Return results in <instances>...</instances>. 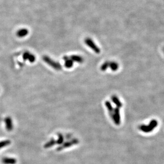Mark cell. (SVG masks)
Segmentation results:
<instances>
[{"mask_svg": "<svg viewBox=\"0 0 164 164\" xmlns=\"http://www.w3.org/2000/svg\"><path fill=\"white\" fill-rule=\"evenodd\" d=\"M157 125V122L156 120H152L150 122V124H149V126H151L153 129L156 127V126Z\"/></svg>", "mask_w": 164, "mask_h": 164, "instance_id": "cell-14", "label": "cell"}, {"mask_svg": "<svg viewBox=\"0 0 164 164\" xmlns=\"http://www.w3.org/2000/svg\"><path fill=\"white\" fill-rule=\"evenodd\" d=\"M109 67L113 71H117L119 68V65L117 62H109Z\"/></svg>", "mask_w": 164, "mask_h": 164, "instance_id": "cell-9", "label": "cell"}, {"mask_svg": "<svg viewBox=\"0 0 164 164\" xmlns=\"http://www.w3.org/2000/svg\"><path fill=\"white\" fill-rule=\"evenodd\" d=\"M43 60L48 65L55 70H60L62 69L61 65L58 62L53 61V59L48 56H44L43 57Z\"/></svg>", "mask_w": 164, "mask_h": 164, "instance_id": "cell-1", "label": "cell"}, {"mask_svg": "<svg viewBox=\"0 0 164 164\" xmlns=\"http://www.w3.org/2000/svg\"><path fill=\"white\" fill-rule=\"evenodd\" d=\"M70 58L73 62H76L79 63H82L84 62V58L79 55H72L70 57Z\"/></svg>", "mask_w": 164, "mask_h": 164, "instance_id": "cell-6", "label": "cell"}, {"mask_svg": "<svg viewBox=\"0 0 164 164\" xmlns=\"http://www.w3.org/2000/svg\"><path fill=\"white\" fill-rule=\"evenodd\" d=\"M140 129L141 130L143 131V132H151L153 128L150 126H146V125H141L140 126Z\"/></svg>", "mask_w": 164, "mask_h": 164, "instance_id": "cell-10", "label": "cell"}, {"mask_svg": "<svg viewBox=\"0 0 164 164\" xmlns=\"http://www.w3.org/2000/svg\"><path fill=\"white\" fill-rule=\"evenodd\" d=\"M63 59L65 61V62H64V66H65L66 68L70 69L73 67V66L74 65V62L70 58H69V57L64 56L63 57Z\"/></svg>", "mask_w": 164, "mask_h": 164, "instance_id": "cell-4", "label": "cell"}, {"mask_svg": "<svg viewBox=\"0 0 164 164\" xmlns=\"http://www.w3.org/2000/svg\"><path fill=\"white\" fill-rule=\"evenodd\" d=\"M10 141L9 140H5V141H0V149H1L3 147H6L9 145H10Z\"/></svg>", "mask_w": 164, "mask_h": 164, "instance_id": "cell-12", "label": "cell"}, {"mask_svg": "<svg viewBox=\"0 0 164 164\" xmlns=\"http://www.w3.org/2000/svg\"><path fill=\"white\" fill-rule=\"evenodd\" d=\"M85 43L87 45L91 48L92 50L97 54H99L100 53V49L99 48L97 45L94 43V42L92 40L91 38H87L85 39Z\"/></svg>", "mask_w": 164, "mask_h": 164, "instance_id": "cell-2", "label": "cell"}, {"mask_svg": "<svg viewBox=\"0 0 164 164\" xmlns=\"http://www.w3.org/2000/svg\"><path fill=\"white\" fill-rule=\"evenodd\" d=\"M112 99L113 102H114V103H115L116 105L118 106V107H121L122 104L121 103V102L119 101V100L118 99V98H117V97L115 96H113L112 97Z\"/></svg>", "mask_w": 164, "mask_h": 164, "instance_id": "cell-11", "label": "cell"}, {"mask_svg": "<svg viewBox=\"0 0 164 164\" xmlns=\"http://www.w3.org/2000/svg\"><path fill=\"white\" fill-rule=\"evenodd\" d=\"M5 122H6V125L7 129L9 131H10L12 129V123L11 118L10 117H7L5 120Z\"/></svg>", "mask_w": 164, "mask_h": 164, "instance_id": "cell-7", "label": "cell"}, {"mask_svg": "<svg viewBox=\"0 0 164 164\" xmlns=\"http://www.w3.org/2000/svg\"><path fill=\"white\" fill-rule=\"evenodd\" d=\"M23 58L24 60H27L31 63H33L36 60L35 56L29 52H25L23 54Z\"/></svg>", "mask_w": 164, "mask_h": 164, "instance_id": "cell-3", "label": "cell"}, {"mask_svg": "<svg viewBox=\"0 0 164 164\" xmlns=\"http://www.w3.org/2000/svg\"><path fill=\"white\" fill-rule=\"evenodd\" d=\"M108 67H109V62H104L101 65V70L102 71H104L106 70Z\"/></svg>", "mask_w": 164, "mask_h": 164, "instance_id": "cell-13", "label": "cell"}, {"mask_svg": "<svg viewBox=\"0 0 164 164\" xmlns=\"http://www.w3.org/2000/svg\"><path fill=\"white\" fill-rule=\"evenodd\" d=\"M28 34V30L27 29H21L17 32V36L20 38L24 37Z\"/></svg>", "mask_w": 164, "mask_h": 164, "instance_id": "cell-5", "label": "cell"}, {"mask_svg": "<svg viewBox=\"0 0 164 164\" xmlns=\"http://www.w3.org/2000/svg\"><path fill=\"white\" fill-rule=\"evenodd\" d=\"M2 162L4 164H14L16 162V160L14 158H4L2 159Z\"/></svg>", "mask_w": 164, "mask_h": 164, "instance_id": "cell-8", "label": "cell"}]
</instances>
